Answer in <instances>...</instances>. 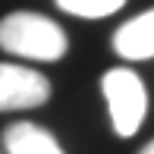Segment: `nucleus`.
I'll use <instances>...</instances> for the list:
<instances>
[{"mask_svg":"<svg viewBox=\"0 0 154 154\" xmlns=\"http://www.w3.org/2000/svg\"><path fill=\"white\" fill-rule=\"evenodd\" d=\"M0 47L29 60H60L66 54V32L41 13H10L0 19Z\"/></svg>","mask_w":154,"mask_h":154,"instance_id":"f257e3e1","label":"nucleus"},{"mask_svg":"<svg viewBox=\"0 0 154 154\" xmlns=\"http://www.w3.org/2000/svg\"><path fill=\"white\" fill-rule=\"evenodd\" d=\"M101 88H104V97H107L110 123H113L116 135H123V138L135 135L142 120H145V110H148L145 82L138 79L132 69L116 66V69H110L101 79Z\"/></svg>","mask_w":154,"mask_h":154,"instance_id":"f03ea898","label":"nucleus"},{"mask_svg":"<svg viewBox=\"0 0 154 154\" xmlns=\"http://www.w3.org/2000/svg\"><path fill=\"white\" fill-rule=\"evenodd\" d=\"M51 97V82L19 63H0V110L41 107Z\"/></svg>","mask_w":154,"mask_h":154,"instance_id":"7ed1b4c3","label":"nucleus"},{"mask_svg":"<svg viewBox=\"0 0 154 154\" xmlns=\"http://www.w3.org/2000/svg\"><path fill=\"white\" fill-rule=\"evenodd\" d=\"M113 51L123 60H148V57H154V10L138 13L135 19H129L126 25L116 29Z\"/></svg>","mask_w":154,"mask_h":154,"instance_id":"20e7f679","label":"nucleus"},{"mask_svg":"<svg viewBox=\"0 0 154 154\" xmlns=\"http://www.w3.org/2000/svg\"><path fill=\"white\" fill-rule=\"evenodd\" d=\"M6 154H63L60 142L35 123H13L3 132Z\"/></svg>","mask_w":154,"mask_h":154,"instance_id":"39448f33","label":"nucleus"},{"mask_svg":"<svg viewBox=\"0 0 154 154\" xmlns=\"http://www.w3.org/2000/svg\"><path fill=\"white\" fill-rule=\"evenodd\" d=\"M126 0H57L60 10L72 13V16H82V19H104L110 13H116Z\"/></svg>","mask_w":154,"mask_h":154,"instance_id":"423d86ee","label":"nucleus"},{"mask_svg":"<svg viewBox=\"0 0 154 154\" xmlns=\"http://www.w3.org/2000/svg\"><path fill=\"white\" fill-rule=\"evenodd\" d=\"M138 154H154V142H148V145H145V148L138 151Z\"/></svg>","mask_w":154,"mask_h":154,"instance_id":"0eeeda50","label":"nucleus"}]
</instances>
